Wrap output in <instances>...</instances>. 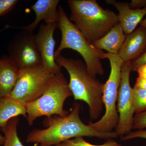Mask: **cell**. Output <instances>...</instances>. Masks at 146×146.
Segmentation results:
<instances>
[{
    "instance_id": "1",
    "label": "cell",
    "mask_w": 146,
    "mask_h": 146,
    "mask_svg": "<svg viewBox=\"0 0 146 146\" xmlns=\"http://www.w3.org/2000/svg\"><path fill=\"white\" fill-rule=\"evenodd\" d=\"M80 104L76 103L70 112L65 117L54 115L47 117L44 121L46 128L32 131L27 136V143H33L39 146H55L76 137H97L107 140L119 137L115 131L99 132L84 124L80 118Z\"/></svg>"
},
{
    "instance_id": "2",
    "label": "cell",
    "mask_w": 146,
    "mask_h": 146,
    "mask_svg": "<svg viewBox=\"0 0 146 146\" xmlns=\"http://www.w3.org/2000/svg\"><path fill=\"white\" fill-rule=\"evenodd\" d=\"M55 60L70 75L69 86L75 100L85 102L89 106L91 121L98 119L104 108V83L91 75L85 63L81 60L65 57L60 54L55 58Z\"/></svg>"
},
{
    "instance_id": "3",
    "label": "cell",
    "mask_w": 146,
    "mask_h": 146,
    "mask_svg": "<svg viewBox=\"0 0 146 146\" xmlns=\"http://www.w3.org/2000/svg\"><path fill=\"white\" fill-rule=\"evenodd\" d=\"M70 20L92 44L119 23L117 15L104 9L96 0H69Z\"/></svg>"
},
{
    "instance_id": "4",
    "label": "cell",
    "mask_w": 146,
    "mask_h": 146,
    "mask_svg": "<svg viewBox=\"0 0 146 146\" xmlns=\"http://www.w3.org/2000/svg\"><path fill=\"white\" fill-rule=\"evenodd\" d=\"M59 19L57 27L61 33L60 45L55 52V57L61 54L65 49H71L81 55L85 62L88 72L91 75L104 74L101 60L103 59L104 51L98 49L86 39L70 18L61 6L58 8Z\"/></svg>"
},
{
    "instance_id": "5",
    "label": "cell",
    "mask_w": 146,
    "mask_h": 146,
    "mask_svg": "<svg viewBox=\"0 0 146 146\" xmlns=\"http://www.w3.org/2000/svg\"><path fill=\"white\" fill-rule=\"evenodd\" d=\"M72 96L69 83L63 73L54 76L42 96L27 104V119L29 125H32L36 118L42 116L68 115L69 112L64 109L63 106L66 100Z\"/></svg>"
},
{
    "instance_id": "6",
    "label": "cell",
    "mask_w": 146,
    "mask_h": 146,
    "mask_svg": "<svg viewBox=\"0 0 146 146\" xmlns=\"http://www.w3.org/2000/svg\"><path fill=\"white\" fill-rule=\"evenodd\" d=\"M109 60L110 72L107 81L104 83L102 100L105 112L104 115L95 122L89 121L88 125L97 131L111 132L117 125L119 115L117 104L121 79L123 60L117 54L105 53L103 59Z\"/></svg>"
},
{
    "instance_id": "7",
    "label": "cell",
    "mask_w": 146,
    "mask_h": 146,
    "mask_svg": "<svg viewBox=\"0 0 146 146\" xmlns=\"http://www.w3.org/2000/svg\"><path fill=\"white\" fill-rule=\"evenodd\" d=\"M54 75L42 65L20 70L16 85L10 96L25 104L42 96Z\"/></svg>"
},
{
    "instance_id": "8",
    "label": "cell",
    "mask_w": 146,
    "mask_h": 146,
    "mask_svg": "<svg viewBox=\"0 0 146 146\" xmlns=\"http://www.w3.org/2000/svg\"><path fill=\"white\" fill-rule=\"evenodd\" d=\"M131 72V61L123 62L117 104L119 120L115 131L118 136L121 137L131 132L133 127L135 113L132 98L133 88L130 83Z\"/></svg>"
},
{
    "instance_id": "9",
    "label": "cell",
    "mask_w": 146,
    "mask_h": 146,
    "mask_svg": "<svg viewBox=\"0 0 146 146\" xmlns=\"http://www.w3.org/2000/svg\"><path fill=\"white\" fill-rule=\"evenodd\" d=\"M9 57L19 70L42 65L33 32L23 30L16 35L8 47Z\"/></svg>"
},
{
    "instance_id": "10",
    "label": "cell",
    "mask_w": 146,
    "mask_h": 146,
    "mask_svg": "<svg viewBox=\"0 0 146 146\" xmlns=\"http://www.w3.org/2000/svg\"><path fill=\"white\" fill-rule=\"evenodd\" d=\"M57 24H44L40 26L35 40L36 49L42 58V65L47 72L57 75L62 67L56 63L55 57L56 41L54 38Z\"/></svg>"
},
{
    "instance_id": "11",
    "label": "cell",
    "mask_w": 146,
    "mask_h": 146,
    "mask_svg": "<svg viewBox=\"0 0 146 146\" xmlns=\"http://www.w3.org/2000/svg\"><path fill=\"white\" fill-rule=\"evenodd\" d=\"M105 2L115 7L118 10L119 23L126 35L134 31L136 27L146 15V7L132 9L128 3L118 2L115 0H106Z\"/></svg>"
},
{
    "instance_id": "12",
    "label": "cell",
    "mask_w": 146,
    "mask_h": 146,
    "mask_svg": "<svg viewBox=\"0 0 146 146\" xmlns=\"http://www.w3.org/2000/svg\"><path fill=\"white\" fill-rule=\"evenodd\" d=\"M59 0H38L31 7L35 14V18L32 23L25 27L18 28L33 32L42 21L45 24H57L59 19L57 10Z\"/></svg>"
},
{
    "instance_id": "13",
    "label": "cell",
    "mask_w": 146,
    "mask_h": 146,
    "mask_svg": "<svg viewBox=\"0 0 146 146\" xmlns=\"http://www.w3.org/2000/svg\"><path fill=\"white\" fill-rule=\"evenodd\" d=\"M146 47V29L140 26L126 35L125 41L118 54L123 62L131 61L139 56Z\"/></svg>"
},
{
    "instance_id": "14",
    "label": "cell",
    "mask_w": 146,
    "mask_h": 146,
    "mask_svg": "<svg viewBox=\"0 0 146 146\" xmlns=\"http://www.w3.org/2000/svg\"><path fill=\"white\" fill-rule=\"evenodd\" d=\"M0 98L10 95L18 80L20 70L8 55L1 58Z\"/></svg>"
},
{
    "instance_id": "15",
    "label": "cell",
    "mask_w": 146,
    "mask_h": 146,
    "mask_svg": "<svg viewBox=\"0 0 146 146\" xmlns=\"http://www.w3.org/2000/svg\"><path fill=\"white\" fill-rule=\"evenodd\" d=\"M126 36L121 27L118 23L103 37L92 44L98 49L107 51L109 53L118 54L125 41Z\"/></svg>"
},
{
    "instance_id": "16",
    "label": "cell",
    "mask_w": 146,
    "mask_h": 146,
    "mask_svg": "<svg viewBox=\"0 0 146 146\" xmlns=\"http://www.w3.org/2000/svg\"><path fill=\"white\" fill-rule=\"evenodd\" d=\"M21 115L27 118V104L10 95L0 98V127L3 128L11 119Z\"/></svg>"
},
{
    "instance_id": "17",
    "label": "cell",
    "mask_w": 146,
    "mask_h": 146,
    "mask_svg": "<svg viewBox=\"0 0 146 146\" xmlns=\"http://www.w3.org/2000/svg\"><path fill=\"white\" fill-rule=\"evenodd\" d=\"M19 122L18 117L13 118L8 121L3 129L5 138L3 146H24L17 133V126Z\"/></svg>"
},
{
    "instance_id": "18",
    "label": "cell",
    "mask_w": 146,
    "mask_h": 146,
    "mask_svg": "<svg viewBox=\"0 0 146 146\" xmlns=\"http://www.w3.org/2000/svg\"><path fill=\"white\" fill-rule=\"evenodd\" d=\"M132 98L135 114H138L146 111V90L133 88L132 89Z\"/></svg>"
},
{
    "instance_id": "19",
    "label": "cell",
    "mask_w": 146,
    "mask_h": 146,
    "mask_svg": "<svg viewBox=\"0 0 146 146\" xmlns=\"http://www.w3.org/2000/svg\"><path fill=\"white\" fill-rule=\"evenodd\" d=\"M55 146H121L113 139H108L101 145H95L90 143L84 139L83 137H78L74 139L66 140Z\"/></svg>"
},
{
    "instance_id": "20",
    "label": "cell",
    "mask_w": 146,
    "mask_h": 146,
    "mask_svg": "<svg viewBox=\"0 0 146 146\" xmlns=\"http://www.w3.org/2000/svg\"><path fill=\"white\" fill-rule=\"evenodd\" d=\"M132 129L138 130L146 129V110L134 115Z\"/></svg>"
},
{
    "instance_id": "21",
    "label": "cell",
    "mask_w": 146,
    "mask_h": 146,
    "mask_svg": "<svg viewBox=\"0 0 146 146\" xmlns=\"http://www.w3.org/2000/svg\"><path fill=\"white\" fill-rule=\"evenodd\" d=\"M18 2L17 0H0V16L13 9Z\"/></svg>"
},
{
    "instance_id": "22",
    "label": "cell",
    "mask_w": 146,
    "mask_h": 146,
    "mask_svg": "<svg viewBox=\"0 0 146 146\" xmlns=\"http://www.w3.org/2000/svg\"><path fill=\"white\" fill-rule=\"evenodd\" d=\"M146 64V47L142 53L131 61V70L136 72L138 68Z\"/></svg>"
},
{
    "instance_id": "23",
    "label": "cell",
    "mask_w": 146,
    "mask_h": 146,
    "mask_svg": "<svg viewBox=\"0 0 146 146\" xmlns=\"http://www.w3.org/2000/svg\"><path fill=\"white\" fill-rule=\"evenodd\" d=\"M136 138H143L146 140V129H139L131 131L127 134L121 137V141H127Z\"/></svg>"
},
{
    "instance_id": "24",
    "label": "cell",
    "mask_w": 146,
    "mask_h": 146,
    "mask_svg": "<svg viewBox=\"0 0 146 146\" xmlns=\"http://www.w3.org/2000/svg\"><path fill=\"white\" fill-rule=\"evenodd\" d=\"M131 8L132 9H141L146 7V0H132L129 4Z\"/></svg>"
},
{
    "instance_id": "25",
    "label": "cell",
    "mask_w": 146,
    "mask_h": 146,
    "mask_svg": "<svg viewBox=\"0 0 146 146\" xmlns=\"http://www.w3.org/2000/svg\"><path fill=\"white\" fill-rule=\"evenodd\" d=\"M133 88L143 89L146 91V80L141 77L138 76L136 79V83Z\"/></svg>"
},
{
    "instance_id": "26",
    "label": "cell",
    "mask_w": 146,
    "mask_h": 146,
    "mask_svg": "<svg viewBox=\"0 0 146 146\" xmlns=\"http://www.w3.org/2000/svg\"><path fill=\"white\" fill-rule=\"evenodd\" d=\"M136 72L138 73V74H146V64L142 65L140 68H138Z\"/></svg>"
},
{
    "instance_id": "27",
    "label": "cell",
    "mask_w": 146,
    "mask_h": 146,
    "mask_svg": "<svg viewBox=\"0 0 146 146\" xmlns=\"http://www.w3.org/2000/svg\"><path fill=\"white\" fill-rule=\"evenodd\" d=\"M5 142V136H3L0 133V145H4Z\"/></svg>"
},
{
    "instance_id": "28",
    "label": "cell",
    "mask_w": 146,
    "mask_h": 146,
    "mask_svg": "<svg viewBox=\"0 0 146 146\" xmlns=\"http://www.w3.org/2000/svg\"><path fill=\"white\" fill-rule=\"evenodd\" d=\"M140 24L141 26L143 27L145 29H146V18L144 19L143 20H142Z\"/></svg>"
},
{
    "instance_id": "29",
    "label": "cell",
    "mask_w": 146,
    "mask_h": 146,
    "mask_svg": "<svg viewBox=\"0 0 146 146\" xmlns=\"http://www.w3.org/2000/svg\"><path fill=\"white\" fill-rule=\"evenodd\" d=\"M138 76L141 77L142 78H144V79L145 80H146V74H138Z\"/></svg>"
},
{
    "instance_id": "30",
    "label": "cell",
    "mask_w": 146,
    "mask_h": 146,
    "mask_svg": "<svg viewBox=\"0 0 146 146\" xmlns=\"http://www.w3.org/2000/svg\"><path fill=\"white\" fill-rule=\"evenodd\" d=\"M1 58H0V65H1Z\"/></svg>"
}]
</instances>
